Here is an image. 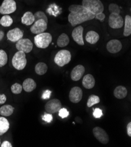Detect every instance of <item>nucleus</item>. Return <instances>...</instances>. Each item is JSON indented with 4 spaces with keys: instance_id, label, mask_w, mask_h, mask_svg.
Wrapping results in <instances>:
<instances>
[{
    "instance_id": "nucleus-21",
    "label": "nucleus",
    "mask_w": 131,
    "mask_h": 147,
    "mask_svg": "<svg viewBox=\"0 0 131 147\" xmlns=\"http://www.w3.org/2000/svg\"><path fill=\"white\" fill-rule=\"evenodd\" d=\"M85 39L87 42L90 44H95L99 39V35L96 32L90 31L87 32Z\"/></svg>"
},
{
    "instance_id": "nucleus-25",
    "label": "nucleus",
    "mask_w": 131,
    "mask_h": 147,
    "mask_svg": "<svg viewBox=\"0 0 131 147\" xmlns=\"http://www.w3.org/2000/svg\"><path fill=\"white\" fill-rule=\"evenodd\" d=\"M48 70V66L46 63L43 62L38 63L35 67V71L38 75H43L45 74Z\"/></svg>"
},
{
    "instance_id": "nucleus-30",
    "label": "nucleus",
    "mask_w": 131,
    "mask_h": 147,
    "mask_svg": "<svg viewBox=\"0 0 131 147\" xmlns=\"http://www.w3.org/2000/svg\"><path fill=\"white\" fill-rule=\"evenodd\" d=\"M11 90L12 93L15 94H19L22 92V86L21 84L19 83H14L11 86Z\"/></svg>"
},
{
    "instance_id": "nucleus-7",
    "label": "nucleus",
    "mask_w": 131,
    "mask_h": 147,
    "mask_svg": "<svg viewBox=\"0 0 131 147\" xmlns=\"http://www.w3.org/2000/svg\"><path fill=\"white\" fill-rule=\"evenodd\" d=\"M16 48L18 51H22L25 53L31 52L33 48V43L29 39L21 38L16 43Z\"/></svg>"
},
{
    "instance_id": "nucleus-32",
    "label": "nucleus",
    "mask_w": 131,
    "mask_h": 147,
    "mask_svg": "<svg viewBox=\"0 0 131 147\" xmlns=\"http://www.w3.org/2000/svg\"><path fill=\"white\" fill-rule=\"evenodd\" d=\"M109 11L111 13H116V14H120L121 9L118 5L114 3H111L109 4L108 7Z\"/></svg>"
},
{
    "instance_id": "nucleus-22",
    "label": "nucleus",
    "mask_w": 131,
    "mask_h": 147,
    "mask_svg": "<svg viewBox=\"0 0 131 147\" xmlns=\"http://www.w3.org/2000/svg\"><path fill=\"white\" fill-rule=\"evenodd\" d=\"M124 35L125 36H129L131 34V17L129 15H126L125 17L124 21Z\"/></svg>"
},
{
    "instance_id": "nucleus-38",
    "label": "nucleus",
    "mask_w": 131,
    "mask_h": 147,
    "mask_svg": "<svg viewBox=\"0 0 131 147\" xmlns=\"http://www.w3.org/2000/svg\"><path fill=\"white\" fill-rule=\"evenodd\" d=\"M7 101V97L4 94H0V105H3Z\"/></svg>"
},
{
    "instance_id": "nucleus-15",
    "label": "nucleus",
    "mask_w": 131,
    "mask_h": 147,
    "mask_svg": "<svg viewBox=\"0 0 131 147\" xmlns=\"http://www.w3.org/2000/svg\"><path fill=\"white\" fill-rule=\"evenodd\" d=\"M23 32L18 28H14L7 32V36L9 40L12 42H17L18 40L22 38Z\"/></svg>"
},
{
    "instance_id": "nucleus-4",
    "label": "nucleus",
    "mask_w": 131,
    "mask_h": 147,
    "mask_svg": "<svg viewBox=\"0 0 131 147\" xmlns=\"http://www.w3.org/2000/svg\"><path fill=\"white\" fill-rule=\"evenodd\" d=\"M71 60V53L69 51L65 49L58 52L54 58L55 63L60 67H62L68 64Z\"/></svg>"
},
{
    "instance_id": "nucleus-1",
    "label": "nucleus",
    "mask_w": 131,
    "mask_h": 147,
    "mask_svg": "<svg viewBox=\"0 0 131 147\" xmlns=\"http://www.w3.org/2000/svg\"><path fill=\"white\" fill-rule=\"evenodd\" d=\"M68 9L70 12L68 15V21L72 26H76L95 18V15L82 5H71Z\"/></svg>"
},
{
    "instance_id": "nucleus-2",
    "label": "nucleus",
    "mask_w": 131,
    "mask_h": 147,
    "mask_svg": "<svg viewBox=\"0 0 131 147\" xmlns=\"http://www.w3.org/2000/svg\"><path fill=\"white\" fill-rule=\"evenodd\" d=\"M82 5L95 16L98 13L103 12L104 10V4L100 0H82Z\"/></svg>"
},
{
    "instance_id": "nucleus-36",
    "label": "nucleus",
    "mask_w": 131,
    "mask_h": 147,
    "mask_svg": "<svg viewBox=\"0 0 131 147\" xmlns=\"http://www.w3.org/2000/svg\"><path fill=\"white\" fill-rule=\"evenodd\" d=\"M95 18L99 20L100 22H103L105 18V15L103 12H100L95 16Z\"/></svg>"
},
{
    "instance_id": "nucleus-11",
    "label": "nucleus",
    "mask_w": 131,
    "mask_h": 147,
    "mask_svg": "<svg viewBox=\"0 0 131 147\" xmlns=\"http://www.w3.org/2000/svg\"><path fill=\"white\" fill-rule=\"evenodd\" d=\"M47 23L43 20H38L34 22V24L30 28L31 32L34 34H39L44 32L47 29Z\"/></svg>"
},
{
    "instance_id": "nucleus-40",
    "label": "nucleus",
    "mask_w": 131,
    "mask_h": 147,
    "mask_svg": "<svg viewBox=\"0 0 131 147\" xmlns=\"http://www.w3.org/2000/svg\"><path fill=\"white\" fill-rule=\"evenodd\" d=\"M127 134L129 137H131V123H129L127 125Z\"/></svg>"
},
{
    "instance_id": "nucleus-39",
    "label": "nucleus",
    "mask_w": 131,
    "mask_h": 147,
    "mask_svg": "<svg viewBox=\"0 0 131 147\" xmlns=\"http://www.w3.org/2000/svg\"><path fill=\"white\" fill-rule=\"evenodd\" d=\"M1 147H12V144L8 141H4L1 145Z\"/></svg>"
},
{
    "instance_id": "nucleus-23",
    "label": "nucleus",
    "mask_w": 131,
    "mask_h": 147,
    "mask_svg": "<svg viewBox=\"0 0 131 147\" xmlns=\"http://www.w3.org/2000/svg\"><path fill=\"white\" fill-rule=\"evenodd\" d=\"M10 128V123L4 117H0V136H3Z\"/></svg>"
},
{
    "instance_id": "nucleus-9",
    "label": "nucleus",
    "mask_w": 131,
    "mask_h": 147,
    "mask_svg": "<svg viewBox=\"0 0 131 147\" xmlns=\"http://www.w3.org/2000/svg\"><path fill=\"white\" fill-rule=\"evenodd\" d=\"M62 108V105L60 100L56 98H54L48 101L45 106V111L50 114H55L59 111Z\"/></svg>"
},
{
    "instance_id": "nucleus-34",
    "label": "nucleus",
    "mask_w": 131,
    "mask_h": 147,
    "mask_svg": "<svg viewBox=\"0 0 131 147\" xmlns=\"http://www.w3.org/2000/svg\"><path fill=\"white\" fill-rule=\"evenodd\" d=\"M42 120L48 123H50L53 120V117L52 114L50 113H45L44 115L42 116Z\"/></svg>"
},
{
    "instance_id": "nucleus-33",
    "label": "nucleus",
    "mask_w": 131,
    "mask_h": 147,
    "mask_svg": "<svg viewBox=\"0 0 131 147\" xmlns=\"http://www.w3.org/2000/svg\"><path fill=\"white\" fill-rule=\"evenodd\" d=\"M69 112L65 108H61L58 111V115L62 119H65L69 115Z\"/></svg>"
},
{
    "instance_id": "nucleus-29",
    "label": "nucleus",
    "mask_w": 131,
    "mask_h": 147,
    "mask_svg": "<svg viewBox=\"0 0 131 147\" xmlns=\"http://www.w3.org/2000/svg\"><path fill=\"white\" fill-rule=\"evenodd\" d=\"M8 62V56L5 51L3 49L0 50V67L4 66Z\"/></svg>"
},
{
    "instance_id": "nucleus-5",
    "label": "nucleus",
    "mask_w": 131,
    "mask_h": 147,
    "mask_svg": "<svg viewBox=\"0 0 131 147\" xmlns=\"http://www.w3.org/2000/svg\"><path fill=\"white\" fill-rule=\"evenodd\" d=\"M27 61L25 53L22 51H18L14 55L12 59L13 67L18 70H23L26 65Z\"/></svg>"
},
{
    "instance_id": "nucleus-28",
    "label": "nucleus",
    "mask_w": 131,
    "mask_h": 147,
    "mask_svg": "<svg viewBox=\"0 0 131 147\" xmlns=\"http://www.w3.org/2000/svg\"><path fill=\"white\" fill-rule=\"evenodd\" d=\"M100 102V98L98 96L96 95H91L88 100V101H87V106L88 107H91L95 105L98 104Z\"/></svg>"
},
{
    "instance_id": "nucleus-12",
    "label": "nucleus",
    "mask_w": 131,
    "mask_h": 147,
    "mask_svg": "<svg viewBox=\"0 0 131 147\" xmlns=\"http://www.w3.org/2000/svg\"><path fill=\"white\" fill-rule=\"evenodd\" d=\"M70 101L73 103H78L82 98V90L80 87L75 86L72 87L69 94Z\"/></svg>"
},
{
    "instance_id": "nucleus-17",
    "label": "nucleus",
    "mask_w": 131,
    "mask_h": 147,
    "mask_svg": "<svg viewBox=\"0 0 131 147\" xmlns=\"http://www.w3.org/2000/svg\"><path fill=\"white\" fill-rule=\"evenodd\" d=\"M22 86V89H24L25 92L30 93L36 89L37 84L33 79L28 78V79H26L23 82Z\"/></svg>"
},
{
    "instance_id": "nucleus-27",
    "label": "nucleus",
    "mask_w": 131,
    "mask_h": 147,
    "mask_svg": "<svg viewBox=\"0 0 131 147\" xmlns=\"http://www.w3.org/2000/svg\"><path fill=\"white\" fill-rule=\"evenodd\" d=\"M12 23L13 20L8 15H4L0 20V24L4 27H9Z\"/></svg>"
},
{
    "instance_id": "nucleus-19",
    "label": "nucleus",
    "mask_w": 131,
    "mask_h": 147,
    "mask_svg": "<svg viewBox=\"0 0 131 147\" xmlns=\"http://www.w3.org/2000/svg\"><path fill=\"white\" fill-rule=\"evenodd\" d=\"M34 22H35L34 16V14L30 11H27L25 12L21 18L22 24L26 26L31 25L32 24H34Z\"/></svg>"
},
{
    "instance_id": "nucleus-13",
    "label": "nucleus",
    "mask_w": 131,
    "mask_h": 147,
    "mask_svg": "<svg viewBox=\"0 0 131 147\" xmlns=\"http://www.w3.org/2000/svg\"><path fill=\"white\" fill-rule=\"evenodd\" d=\"M122 48V43L118 39H112L107 44V49L111 53H116Z\"/></svg>"
},
{
    "instance_id": "nucleus-16",
    "label": "nucleus",
    "mask_w": 131,
    "mask_h": 147,
    "mask_svg": "<svg viewBox=\"0 0 131 147\" xmlns=\"http://www.w3.org/2000/svg\"><path fill=\"white\" fill-rule=\"evenodd\" d=\"M85 69L82 65H78L76 66L71 73V78L73 81L79 80L82 76L84 75Z\"/></svg>"
},
{
    "instance_id": "nucleus-37",
    "label": "nucleus",
    "mask_w": 131,
    "mask_h": 147,
    "mask_svg": "<svg viewBox=\"0 0 131 147\" xmlns=\"http://www.w3.org/2000/svg\"><path fill=\"white\" fill-rule=\"evenodd\" d=\"M51 93H52V92L51 90H45L44 92L43 93L42 96V98L43 99H44V100L48 99V98H50Z\"/></svg>"
},
{
    "instance_id": "nucleus-10",
    "label": "nucleus",
    "mask_w": 131,
    "mask_h": 147,
    "mask_svg": "<svg viewBox=\"0 0 131 147\" xmlns=\"http://www.w3.org/2000/svg\"><path fill=\"white\" fill-rule=\"evenodd\" d=\"M93 134L96 140L100 143L107 144L109 141V138L106 131L102 128L96 127L93 129Z\"/></svg>"
},
{
    "instance_id": "nucleus-14",
    "label": "nucleus",
    "mask_w": 131,
    "mask_h": 147,
    "mask_svg": "<svg viewBox=\"0 0 131 147\" xmlns=\"http://www.w3.org/2000/svg\"><path fill=\"white\" fill-rule=\"evenodd\" d=\"M83 28L79 25L76 27L72 32V36L74 41L79 45H84V41L83 39Z\"/></svg>"
},
{
    "instance_id": "nucleus-3",
    "label": "nucleus",
    "mask_w": 131,
    "mask_h": 147,
    "mask_svg": "<svg viewBox=\"0 0 131 147\" xmlns=\"http://www.w3.org/2000/svg\"><path fill=\"white\" fill-rule=\"evenodd\" d=\"M52 35L48 32H43L37 34L34 37V43L36 47L41 49H45L49 47L52 42Z\"/></svg>"
},
{
    "instance_id": "nucleus-35",
    "label": "nucleus",
    "mask_w": 131,
    "mask_h": 147,
    "mask_svg": "<svg viewBox=\"0 0 131 147\" xmlns=\"http://www.w3.org/2000/svg\"><path fill=\"white\" fill-rule=\"evenodd\" d=\"M93 115L95 117V119H99L100 117L103 115L102 111L99 108H96L94 110V113Z\"/></svg>"
},
{
    "instance_id": "nucleus-20",
    "label": "nucleus",
    "mask_w": 131,
    "mask_h": 147,
    "mask_svg": "<svg viewBox=\"0 0 131 147\" xmlns=\"http://www.w3.org/2000/svg\"><path fill=\"white\" fill-rule=\"evenodd\" d=\"M113 94L116 98L118 99H123L126 97L128 94V90L124 86H118L115 89Z\"/></svg>"
},
{
    "instance_id": "nucleus-24",
    "label": "nucleus",
    "mask_w": 131,
    "mask_h": 147,
    "mask_svg": "<svg viewBox=\"0 0 131 147\" xmlns=\"http://www.w3.org/2000/svg\"><path fill=\"white\" fill-rule=\"evenodd\" d=\"M57 45L61 47L64 48L67 47L69 43V36L65 33L61 34L57 39Z\"/></svg>"
},
{
    "instance_id": "nucleus-18",
    "label": "nucleus",
    "mask_w": 131,
    "mask_h": 147,
    "mask_svg": "<svg viewBox=\"0 0 131 147\" xmlns=\"http://www.w3.org/2000/svg\"><path fill=\"white\" fill-rule=\"evenodd\" d=\"M95 80L91 74L86 75L82 80V85L86 89H91L95 86Z\"/></svg>"
},
{
    "instance_id": "nucleus-8",
    "label": "nucleus",
    "mask_w": 131,
    "mask_h": 147,
    "mask_svg": "<svg viewBox=\"0 0 131 147\" xmlns=\"http://www.w3.org/2000/svg\"><path fill=\"white\" fill-rule=\"evenodd\" d=\"M108 24L109 26L113 29H119L123 27L124 20L121 15L111 13Z\"/></svg>"
},
{
    "instance_id": "nucleus-31",
    "label": "nucleus",
    "mask_w": 131,
    "mask_h": 147,
    "mask_svg": "<svg viewBox=\"0 0 131 147\" xmlns=\"http://www.w3.org/2000/svg\"><path fill=\"white\" fill-rule=\"evenodd\" d=\"M34 16L35 21L38 20H43L47 23L48 22V20L47 16L45 15V13L42 11H37L34 14Z\"/></svg>"
},
{
    "instance_id": "nucleus-6",
    "label": "nucleus",
    "mask_w": 131,
    "mask_h": 147,
    "mask_svg": "<svg viewBox=\"0 0 131 147\" xmlns=\"http://www.w3.org/2000/svg\"><path fill=\"white\" fill-rule=\"evenodd\" d=\"M17 9V4L14 0H4L0 6V13L8 15L15 12Z\"/></svg>"
},
{
    "instance_id": "nucleus-26",
    "label": "nucleus",
    "mask_w": 131,
    "mask_h": 147,
    "mask_svg": "<svg viewBox=\"0 0 131 147\" xmlns=\"http://www.w3.org/2000/svg\"><path fill=\"white\" fill-rule=\"evenodd\" d=\"M14 111V108L9 105H4L0 107V114L3 117H8L12 114Z\"/></svg>"
},
{
    "instance_id": "nucleus-41",
    "label": "nucleus",
    "mask_w": 131,
    "mask_h": 147,
    "mask_svg": "<svg viewBox=\"0 0 131 147\" xmlns=\"http://www.w3.org/2000/svg\"><path fill=\"white\" fill-rule=\"evenodd\" d=\"M4 36V32L2 31H0V41L2 40Z\"/></svg>"
},
{
    "instance_id": "nucleus-42",
    "label": "nucleus",
    "mask_w": 131,
    "mask_h": 147,
    "mask_svg": "<svg viewBox=\"0 0 131 147\" xmlns=\"http://www.w3.org/2000/svg\"><path fill=\"white\" fill-rule=\"evenodd\" d=\"M0 145H1V140H0Z\"/></svg>"
}]
</instances>
